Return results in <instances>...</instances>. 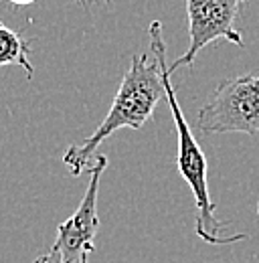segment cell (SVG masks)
<instances>
[{
  "label": "cell",
  "mask_w": 259,
  "mask_h": 263,
  "mask_svg": "<svg viewBox=\"0 0 259 263\" xmlns=\"http://www.w3.org/2000/svg\"><path fill=\"white\" fill-rule=\"evenodd\" d=\"M245 2L249 0H187L191 43L187 53L168 65V71L174 73L180 67L191 65L198 51L217 39H225L237 47H243V34L235 25Z\"/></svg>",
  "instance_id": "277c9868"
},
{
  "label": "cell",
  "mask_w": 259,
  "mask_h": 263,
  "mask_svg": "<svg viewBox=\"0 0 259 263\" xmlns=\"http://www.w3.org/2000/svg\"><path fill=\"white\" fill-rule=\"evenodd\" d=\"M198 128L205 134H259V75L221 81L198 109Z\"/></svg>",
  "instance_id": "3957f363"
},
{
  "label": "cell",
  "mask_w": 259,
  "mask_h": 263,
  "mask_svg": "<svg viewBox=\"0 0 259 263\" xmlns=\"http://www.w3.org/2000/svg\"><path fill=\"white\" fill-rule=\"evenodd\" d=\"M257 217H259V202H257Z\"/></svg>",
  "instance_id": "30bf717a"
},
{
  "label": "cell",
  "mask_w": 259,
  "mask_h": 263,
  "mask_svg": "<svg viewBox=\"0 0 259 263\" xmlns=\"http://www.w3.org/2000/svg\"><path fill=\"white\" fill-rule=\"evenodd\" d=\"M32 51L31 39H25L21 33L8 29L2 21H0V67L16 65L23 67L27 71V77L31 79L34 69H32L29 55Z\"/></svg>",
  "instance_id": "8992f818"
},
{
  "label": "cell",
  "mask_w": 259,
  "mask_h": 263,
  "mask_svg": "<svg viewBox=\"0 0 259 263\" xmlns=\"http://www.w3.org/2000/svg\"><path fill=\"white\" fill-rule=\"evenodd\" d=\"M150 53L152 57L158 61L162 79H164V91H166V103L170 105L172 111V120H174V128H176V140H178V154H176V164L180 176L187 180V184L191 186L194 197V206H196V219H194V231L196 235L209 243V245H233L237 241H243L245 235L237 233V235H225L227 223H221L215 215V202L211 200L209 193V166L207 158L202 154V148L198 146L193 130L178 105L176 91L172 87L170 81V71L166 65V43L162 36V23L154 21L150 25Z\"/></svg>",
  "instance_id": "6da1fadb"
},
{
  "label": "cell",
  "mask_w": 259,
  "mask_h": 263,
  "mask_svg": "<svg viewBox=\"0 0 259 263\" xmlns=\"http://www.w3.org/2000/svg\"><path fill=\"white\" fill-rule=\"evenodd\" d=\"M32 263H65V259L61 257V255H59V253H57V251H53V249H51L47 255H41V257H36V259H34Z\"/></svg>",
  "instance_id": "52a82bcc"
},
{
  "label": "cell",
  "mask_w": 259,
  "mask_h": 263,
  "mask_svg": "<svg viewBox=\"0 0 259 263\" xmlns=\"http://www.w3.org/2000/svg\"><path fill=\"white\" fill-rule=\"evenodd\" d=\"M105 166L107 158L103 154H97L96 164L89 168V186L79 209L57 227V239L51 249L57 251L65 263H87L89 253L96 249V237L99 231L97 195Z\"/></svg>",
  "instance_id": "5b68a950"
},
{
  "label": "cell",
  "mask_w": 259,
  "mask_h": 263,
  "mask_svg": "<svg viewBox=\"0 0 259 263\" xmlns=\"http://www.w3.org/2000/svg\"><path fill=\"white\" fill-rule=\"evenodd\" d=\"M164 98L166 91H164V79L158 61L156 59L150 61L142 53L134 55L107 116L101 120L97 130L83 144H75L67 148L63 164L69 166L73 176H79L89 166L91 156L97 152V146L105 138H109L114 132L122 128L140 130L152 118L156 105Z\"/></svg>",
  "instance_id": "7a4b0ae2"
},
{
  "label": "cell",
  "mask_w": 259,
  "mask_h": 263,
  "mask_svg": "<svg viewBox=\"0 0 259 263\" xmlns=\"http://www.w3.org/2000/svg\"><path fill=\"white\" fill-rule=\"evenodd\" d=\"M75 2H91V0H75ZM103 2H109V0H103Z\"/></svg>",
  "instance_id": "9c48e42d"
},
{
  "label": "cell",
  "mask_w": 259,
  "mask_h": 263,
  "mask_svg": "<svg viewBox=\"0 0 259 263\" xmlns=\"http://www.w3.org/2000/svg\"><path fill=\"white\" fill-rule=\"evenodd\" d=\"M8 4H12V6H16V8H23V6H29L32 2H36V0H6Z\"/></svg>",
  "instance_id": "ba28073f"
}]
</instances>
